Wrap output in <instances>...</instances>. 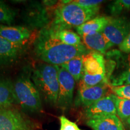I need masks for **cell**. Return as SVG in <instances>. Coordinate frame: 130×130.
Returning <instances> with one entry per match:
<instances>
[{"label": "cell", "instance_id": "6da1fadb", "mask_svg": "<svg viewBox=\"0 0 130 130\" xmlns=\"http://www.w3.org/2000/svg\"><path fill=\"white\" fill-rule=\"evenodd\" d=\"M34 51L43 62L58 66L89 52L83 43L71 46L62 43L48 27L40 30L34 43Z\"/></svg>", "mask_w": 130, "mask_h": 130}, {"label": "cell", "instance_id": "7a4b0ae2", "mask_svg": "<svg viewBox=\"0 0 130 130\" xmlns=\"http://www.w3.org/2000/svg\"><path fill=\"white\" fill-rule=\"evenodd\" d=\"M99 10L83 7L72 1H62L55 9L53 21L48 27L54 31L77 28L95 18Z\"/></svg>", "mask_w": 130, "mask_h": 130}, {"label": "cell", "instance_id": "3957f363", "mask_svg": "<svg viewBox=\"0 0 130 130\" xmlns=\"http://www.w3.org/2000/svg\"><path fill=\"white\" fill-rule=\"evenodd\" d=\"M32 71L26 66L21 71L13 82V91L16 102L22 109L35 113L42 110V98L31 79Z\"/></svg>", "mask_w": 130, "mask_h": 130}, {"label": "cell", "instance_id": "277c9868", "mask_svg": "<svg viewBox=\"0 0 130 130\" xmlns=\"http://www.w3.org/2000/svg\"><path fill=\"white\" fill-rule=\"evenodd\" d=\"M58 66L42 63L32 69L31 79L42 99L52 106H57L58 94Z\"/></svg>", "mask_w": 130, "mask_h": 130}, {"label": "cell", "instance_id": "5b68a950", "mask_svg": "<svg viewBox=\"0 0 130 130\" xmlns=\"http://www.w3.org/2000/svg\"><path fill=\"white\" fill-rule=\"evenodd\" d=\"M105 54L115 59L105 61L107 78L110 86L130 84V53L122 54L115 51L108 52Z\"/></svg>", "mask_w": 130, "mask_h": 130}, {"label": "cell", "instance_id": "8992f818", "mask_svg": "<svg viewBox=\"0 0 130 130\" xmlns=\"http://www.w3.org/2000/svg\"><path fill=\"white\" fill-rule=\"evenodd\" d=\"M53 6L52 1H32L24 11L23 20L31 28L42 30L48 27L53 21L54 12L51 13V7Z\"/></svg>", "mask_w": 130, "mask_h": 130}, {"label": "cell", "instance_id": "52a82bcc", "mask_svg": "<svg viewBox=\"0 0 130 130\" xmlns=\"http://www.w3.org/2000/svg\"><path fill=\"white\" fill-rule=\"evenodd\" d=\"M38 125L19 110L12 108L0 109V130H36Z\"/></svg>", "mask_w": 130, "mask_h": 130}, {"label": "cell", "instance_id": "ba28073f", "mask_svg": "<svg viewBox=\"0 0 130 130\" xmlns=\"http://www.w3.org/2000/svg\"><path fill=\"white\" fill-rule=\"evenodd\" d=\"M58 94L57 107L62 110L69 109L72 105L75 80L69 73L58 66Z\"/></svg>", "mask_w": 130, "mask_h": 130}, {"label": "cell", "instance_id": "9c48e42d", "mask_svg": "<svg viewBox=\"0 0 130 130\" xmlns=\"http://www.w3.org/2000/svg\"><path fill=\"white\" fill-rule=\"evenodd\" d=\"M102 32L113 46H119L130 32V20L123 16L110 18Z\"/></svg>", "mask_w": 130, "mask_h": 130}, {"label": "cell", "instance_id": "30bf717a", "mask_svg": "<svg viewBox=\"0 0 130 130\" xmlns=\"http://www.w3.org/2000/svg\"><path fill=\"white\" fill-rule=\"evenodd\" d=\"M110 89V86L107 83L91 87H79L74 100L75 106L87 108L100 99L109 95L108 93Z\"/></svg>", "mask_w": 130, "mask_h": 130}, {"label": "cell", "instance_id": "8fae6325", "mask_svg": "<svg viewBox=\"0 0 130 130\" xmlns=\"http://www.w3.org/2000/svg\"><path fill=\"white\" fill-rule=\"evenodd\" d=\"M116 96L109 94L91 105L84 110V115L87 120L99 117L116 115Z\"/></svg>", "mask_w": 130, "mask_h": 130}, {"label": "cell", "instance_id": "7c38bea8", "mask_svg": "<svg viewBox=\"0 0 130 130\" xmlns=\"http://www.w3.org/2000/svg\"><path fill=\"white\" fill-rule=\"evenodd\" d=\"M83 72L90 75H106L105 59L102 54L89 51L83 56Z\"/></svg>", "mask_w": 130, "mask_h": 130}, {"label": "cell", "instance_id": "4fadbf2b", "mask_svg": "<svg viewBox=\"0 0 130 130\" xmlns=\"http://www.w3.org/2000/svg\"><path fill=\"white\" fill-rule=\"evenodd\" d=\"M0 36L16 44H24L31 36V31L22 26H12L0 24Z\"/></svg>", "mask_w": 130, "mask_h": 130}, {"label": "cell", "instance_id": "5bb4252c", "mask_svg": "<svg viewBox=\"0 0 130 130\" xmlns=\"http://www.w3.org/2000/svg\"><path fill=\"white\" fill-rule=\"evenodd\" d=\"M24 44H16L0 36V66L16 60L24 51Z\"/></svg>", "mask_w": 130, "mask_h": 130}, {"label": "cell", "instance_id": "9a60e30c", "mask_svg": "<svg viewBox=\"0 0 130 130\" xmlns=\"http://www.w3.org/2000/svg\"><path fill=\"white\" fill-rule=\"evenodd\" d=\"M83 43L88 50L95 51L105 55L107 51L113 45L107 39L102 32H96L91 35L81 36Z\"/></svg>", "mask_w": 130, "mask_h": 130}, {"label": "cell", "instance_id": "2e32d148", "mask_svg": "<svg viewBox=\"0 0 130 130\" xmlns=\"http://www.w3.org/2000/svg\"><path fill=\"white\" fill-rule=\"evenodd\" d=\"M86 124L93 130H125L117 115L99 117L87 120Z\"/></svg>", "mask_w": 130, "mask_h": 130}, {"label": "cell", "instance_id": "e0dca14e", "mask_svg": "<svg viewBox=\"0 0 130 130\" xmlns=\"http://www.w3.org/2000/svg\"><path fill=\"white\" fill-rule=\"evenodd\" d=\"M16 103L13 91V82L9 78L0 77V109L12 107Z\"/></svg>", "mask_w": 130, "mask_h": 130}, {"label": "cell", "instance_id": "ac0fdd59", "mask_svg": "<svg viewBox=\"0 0 130 130\" xmlns=\"http://www.w3.org/2000/svg\"><path fill=\"white\" fill-rule=\"evenodd\" d=\"M110 19V18L107 16H96L76 28V30L78 35L80 36L102 32L108 23Z\"/></svg>", "mask_w": 130, "mask_h": 130}, {"label": "cell", "instance_id": "d6986e66", "mask_svg": "<svg viewBox=\"0 0 130 130\" xmlns=\"http://www.w3.org/2000/svg\"><path fill=\"white\" fill-rule=\"evenodd\" d=\"M60 66L69 73L75 81H79L83 72V56L73 58L72 59L64 63Z\"/></svg>", "mask_w": 130, "mask_h": 130}, {"label": "cell", "instance_id": "ffe728a7", "mask_svg": "<svg viewBox=\"0 0 130 130\" xmlns=\"http://www.w3.org/2000/svg\"><path fill=\"white\" fill-rule=\"evenodd\" d=\"M51 31L55 36L64 44L71 46H78L83 43L80 36L72 30H62L54 31L51 30Z\"/></svg>", "mask_w": 130, "mask_h": 130}, {"label": "cell", "instance_id": "44dd1931", "mask_svg": "<svg viewBox=\"0 0 130 130\" xmlns=\"http://www.w3.org/2000/svg\"><path fill=\"white\" fill-rule=\"evenodd\" d=\"M17 11L4 1H0V24L10 25L14 22Z\"/></svg>", "mask_w": 130, "mask_h": 130}, {"label": "cell", "instance_id": "7402d4cb", "mask_svg": "<svg viewBox=\"0 0 130 130\" xmlns=\"http://www.w3.org/2000/svg\"><path fill=\"white\" fill-rule=\"evenodd\" d=\"M116 113L122 122H125L130 118V100L116 96Z\"/></svg>", "mask_w": 130, "mask_h": 130}, {"label": "cell", "instance_id": "603a6c76", "mask_svg": "<svg viewBox=\"0 0 130 130\" xmlns=\"http://www.w3.org/2000/svg\"><path fill=\"white\" fill-rule=\"evenodd\" d=\"M110 13L118 17L122 13L130 10V0H116L111 2L108 6Z\"/></svg>", "mask_w": 130, "mask_h": 130}, {"label": "cell", "instance_id": "cb8c5ba5", "mask_svg": "<svg viewBox=\"0 0 130 130\" xmlns=\"http://www.w3.org/2000/svg\"><path fill=\"white\" fill-rule=\"evenodd\" d=\"M110 89L117 97L130 100V84L120 86H110Z\"/></svg>", "mask_w": 130, "mask_h": 130}, {"label": "cell", "instance_id": "d4e9b609", "mask_svg": "<svg viewBox=\"0 0 130 130\" xmlns=\"http://www.w3.org/2000/svg\"><path fill=\"white\" fill-rule=\"evenodd\" d=\"M60 129L59 130H82L74 122H72L64 116H61L59 118Z\"/></svg>", "mask_w": 130, "mask_h": 130}, {"label": "cell", "instance_id": "484cf974", "mask_svg": "<svg viewBox=\"0 0 130 130\" xmlns=\"http://www.w3.org/2000/svg\"><path fill=\"white\" fill-rule=\"evenodd\" d=\"M72 1L79 6L87 9H100V5L105 2L101 0H77Z\"/></svg>", "mask_w": 130, "mask_h": 130}, {"label": "cell", "instance_id": "4316f807", "mask_svg": "<svg viewBox=\"0 0 130 130\" xmlns=\"http://www.w3.org/2000/svg\"><path fill=\"white\" fill-rule=\"evenodd\" d=\"M120 51L125 54L130 53V32L123 42L119 46Z\"/></svg>", "mask_w": 130, "mask_h": 130}, {"label": "cell", "instance_id": "83f0119b", "mask_svg": "<svg viewBox=\"0 0 130 130\" xmlns=\"http://www.w3.org/2000/svg\"><path fill=\"white\" fill-rule=\"evenodd\" d=\"M125 123H126V124L128 126H130V118L128 119L127 121L125 122Z\"/></svg>", "mask_w": 130, "mask_h": 130}]
</instances>
